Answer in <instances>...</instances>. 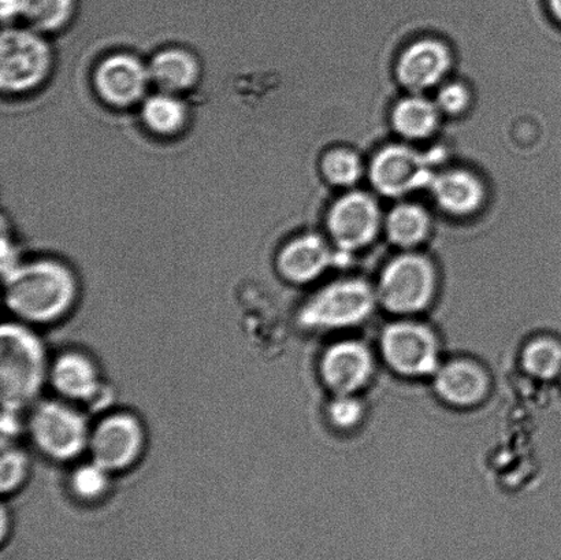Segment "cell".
Masks as SVG:
<instances>
[{
  "label": "cell",
  "instance_id": "11",
  "mask_svg": "<svg viewBox=\"0 0 561 560\" xmlns=\"http://www.w3.org/2000/svg\"><path fill=\"white\" fill-rule=\"evenodd\" d=\"M93 82L102 101L110 106L125 108L145 98L151 79L148 66L134 55L114 54L98 66Z\"/></svg>",
  "mask_w": 561,
  "mask_h": 560
},
{
  "label": "cell",
  "instance_id": "9",
  "mask_svg": "<svg viewBox=\"0 0 561 560\" xmlns=\"http://www.w3.org/2000/svg\"><path fill=\"white\" fill-rule=\"evenodd\" d=\"M431 158L407 146L385 147L373 159L371 183L378 192L389 197L431 186L436 175L432 172Z\"/></svg>",
  "mask_w": 561,
  "mask_h": 560
},
{
  "label": "cell",
  "instance_id": "20",
  "mask_svg": "<svg viewBox=\"0 0 561 560\" xmlns=\"http://www.w3.org/2000/svg\"><path fill=\"white\" fill-rule=\"evenodd\" d=\"M141 117L153 134L172 136L184 129L188 112L178 95L159 91L142 103Z\"/></svg>",
  "mask_w": 561,
  "mask_h": 560
},
{
  "label": "cell",
  "instance_id": "12",
  "mask_svg": "<svg viewBox=\"0 0 561 560\" xmlns=\"http://www.w3.org/2000/svg\"><path fill=\"white\" fill-rule=\"evenodd\" d=\"M373 358L365 344L355 340L335 343L321 361V375L328 388L337 395H351L370 380Z\"/></svg>",
  "mask_w": 561,
  "mask_h": 560
},
{
  "label": "cell",
  "instance_id": "16",
  "mask_svg": "<svg viewBox=\"0 0 561 560\" xmlns=\"http://www.w3.org/2000/svg\"><path fill=\"white\" fill-rule=\"evenodd\" d=\"M51 381L64 398L79 402H92L101 393L95 365L79 353L59 356L53 367Z\"/></svg>",
  "mask_w": 561,
  "mask_h": 560
},
{
  "label": "cell",
  "instance_id": "25",
  "mask_svg": "<svg viewBox=\"0 0 561 560\" xmlns=\"http://www.w3.org/2000/svg\"><path fill=\"white\" fill-rule=\"evenodd\" d=\"M108 484V471L95 462L81 466L71 477V490L84 501H93L103 495Z\"/></svg>",
  "mask_w": 561,
  "mask_h": 560
},
{
  "label": "cell",
  "instance_id": "19",
  "mask_svg": "<svg viewBox=\"0 0 561 560\" xmlns=\"http://www.w3.org/2000/svg\"><path fill=\"white\" fill-rule=\"evenodd\" d=\"M439 108L425 98L411 96L396 104L392 121L396 132L407 139H425L438 125Z\"/></svg>",
  "mask_w": 561,
  "mask_h": 560
},
{
  "label": "cell",
  "instance_id": "8",
  "mask_svg": "<svg viewBox=\"0 0 561 560\" xmlns=\"http://www.w3.org/2000/svg\"><path fill=\"white\" fill-rule=\"evenodd\" d=\"M90 448L92 462L108 473L125 470L140 458L145 448V430L130 414H113L99 422L91 432Z\"/></svg>",
  "mask_w": 561,
  "mask_h": 560
},
{
  "label": "cell",
  "instance_id": "13",
  "mask_svg": "<svg viewBox=\"0 0 561 560\" xmlns=\"http://www.w3.org/2000/svg\"><path fill=\"white\" fill-rule=\"evenodd\" d=\"M450 69V53L437 41H420L411 44L399 58L398 79L412 92L431 90L447 76Z\"/></svg>",
  "mask_w": 561,
  "mask_h": 560
},
{
  "label": "cell",
  "instance_id": "22",
  "mask_svg": "<svg viewBox=\"0 0 561 560\" xmlns=\"http://www.w3.org/2000/svg\"><path fill=\"white\" fill-rule=\"evenodd\" d=\"M22 19L36 32L64 27L75 13L76 0H22Z\"/></svg>",
  "mask_w": 561,
  "mask_h": 560
},
{
  "label": "cell",
  "instance_id": "2",
  "mask_svg": "<svg viewBox=\"0 0 561 560\" xmlns=\"http://www.w3.org/2000/svg\"><path fill=\"white\" fill-rule=\"evenodd\" d=\"M0 362L3 411L20 415L41 392L46 354L35 334L19 323H8L0 338Z\"/></svg>",
  "mask_w": 561,
  "mask_h": 560
},
{
  "label": "cell",
  "instance_id": "30",
  "mask_svg": "<svg viewBox=\"0 0 561 560\" xmlns=\"http://www.w3.org/2000/svg\"><path fill=\"white\" fill-rule=\"evenodd\" d=\"M549 5L554 16L561 22V0H549Z\"/></svg>",
  "mask_w": 561,
  "mask_h": 560
},
{
  "label": "cell",
  "instance_id": "4",
  "mask_svg": "<svg viewBox=\"0 0 561 560\" xmlns=\"http://www.w3.org/2000/svg\"><path fill=\"white\" fill-rule=\"evenodd\" d=\"M436 271L421 255L394 258L383 268L378 285V298L390 312L412 315L425 310L436 293Z\"/></svg>",
  "mask_w": 561,
  "mask_h": 560
},
{
  "label": "cell",
  "instance_id": "24",
  "mask_svg": "<svg viewBox=\"0 0 561 560\" xmlns=\"http://www.w3.org/2000/svg\"><path fill=\"white\" fill-rule=\"evenodd\" d=\"M322 172L329 183L339 186H351L359 181L363 168L359 156L346 148H337L324 156Z\"/></svg>",
  "mask_w": 561,
  "mask_h": 560
},
{
  "label": "cell",
  "instance_id": "7",
  "mask_svg": "<svg viewBox=\"0 0 561 560\" xmlns=\"http://www.w3.org/2000/svg\"><path fill=\"white\" fill-rule=\"evenodd\" d=\"M381 348L385 361L400 375L422 377L438 370L437 339L420 323H392L385 329Z\"/></svg>",
  "mask_w": 561,
  "mask_h": 560
},
{
  "label": "cell",
  "instance_id": "17",
  "mask_svg": "<svg viewBox=\"0 0 561 560\" xmlns=\"http://www.w3.org/2000/svg\"><path fill=\"white\" fill-rule=\"evenodd\" d=\"M431 188L438 205L454 216H469L483 202L481 181L465 170H450L434 175Z\"/></svg>",
  "mask_w": 561,
  "mask_h": 560
},
{
  "label": "cell",
  "instance_id": "14",
  "mask_svg": "<svg viewBox=\"0 0 561 560\" xmlns=\"http://www.w3.org/2000/svg\"><path fill=\"white\" fill-rule=\"evenodd\" d=\"M332 261V251L321 236L302 235L284 245L277 266L288 282L306 284L321 276Z\"/></svg>",
  "mask_w": 561,
  "mask_h": 560
},
{
  "label": "cell",
  "instance_id": "29",
  "mask_svg": "<svg viewBox=\"0 0 561 560\" xmlns=\"http://www.w3.org/2000/svg\"><path fill=\"white\" fill-rule=\"evenodd\" d=\"M0 2H2V16L4 21L22 16V8H24L22 0H0Z\"/></svg>",
  "mask_w": 561,
  "mask_h": 560
},
{
  "label": "cell",
  "instance_id": "27",
  "mask_svg": "<svg viewBox=\"0 0 561 560\" xmlns=\"http://www.w3.org/2000/svg\"><path fill=\"white\" fill-rule=\"evenodd\" d=\"M328 415L330 422L340 430H351L359 424L363 408L359 400L351 395H337L329 404Z\"/></svg>",
  "mask_w": 561,
  "mask_h": 560
},
{
  "label": "cell",
  "instance_id": "21",
  "mask_svg": "<svg viewBox=\"0 0 561 560\" xmlns=\"http://www.w3.org/2000/svg\"><path fill=\"white\" fill-rule=\"evenodd\" d=\"M387 232L396 245H416L427 236L428 216L421 206L411 203L396 206L387 218Z\"/></svg>",
  "mask_w": 561,
  "mask_h": 560
},
{
  "label": "cell",
  "instance_id": "28",
  "mask_svg": "<svg viewBox=\"0 0 561 560\" xmlns=\"http://www.w3.org/2000/svg\"><path fill=\"white\" fill-rule=\"evenodd\" d=\"M470 92L459 82L445 85L437 96V106L442 112L448 114H460L469 106Z\"/></svg>",
  "mask_w": 561,
  "mask_h": 560
},
{
  "label": "cell",
  "instance_id": "18",
  "mask_svg": "<svg viewBox=\"0 0 561 560\" xmlns=\"http://www.w3.org/2000/svg\"><path fill=\"white\" fill-rule=\"evenodd\" d=\"M153 85L161 92L188 91L199 80V62L194 54L181 48H168L158 53L148 66Z\"/></svg>",
  "mask_w": 561,
  "mask_h": 560
},
{
  "label": "cell",
  "instance_id": "6",
  "mask_svg": "<svg viewBox=\"0 0 561 560\" xmlns=\"http://www.w3.org/2000/svg\"><path fill=\"white\" fill-rule=\"evenodd\" d=\"M31 435L38 449L55 460L79 457L90 443L84 416L69 405L47 402L33 411Z\"/></svg>",
  "mask_w": 561,
  "mask_h": 560
},
{
  "label": "cell",
  "instance_id": "26",
  "mask_svg": "<svg viewBox=\"0 0 561 560\" xmlns=\"http://www.w3.org/2000/svg\"><path fill=\"white\" fill-rule=\"evenodd\" d=\"M27 473V459L19 448L3 443L2 459H0V487L3 493L14 492Z\"/></svg>",
  "mask_w": 561,
  "mask_h": 560
},
{
  "label": "cell",
  "instance_id": "5",
  "mask_svg": "<svg viewBox=\"0 0 561 560\" xmlns=\"http://www.w3.org/2000/svg\"><path fill=\"white\" fill-rule=\"evenodd\" d=\"M51 68V52L36 31L10 27L0 38V85L22 93L41 85Z\"/></svg>",
  "mask_w": 561,
  "mask_h": 560
},
{
  "label": "cell",
  "instance_id": "3",
  "mask_svg": "<svg viewBox=\"0 0 561 560\" xmlns=\"http://www.w3.org/2000/svg\"><path fill=\"white\" fill-rule=\"evenodd\" d=\"M374 304L376 295L370 285L362 279H343L313 295L301 307L299 322L318 331L354 327L371 315Z\"/></svg>",
  "mask_w": 561,
  "mask_h": 560
},
{
  "label": "cell",
  "instance_id": "15",
  "mask_svg": "<svg viewBox=\"0 0 561 560\" xmlns=\"http://www.w3.org/2000/svg\"><path fill=\"white\" fill-rule=\"evenodd\" d=\"M434 388L438 397L456 408H471L482 402L489 388L486 373L470 361H454L436 372Z\"/></svg>",
  "mask_w": 561,
  "mask_h": 560
},
{
  "label": "cell",
  "instance_id": "23",
  "mask_svg": "<svg viewBox=\"0 0 561 560\" xmlns=\"http://www.w3.org/2000/svg\"><path fill=\"white\" fill-rule=\"evenodd\" d=\"M522 364L540 380H552L561 373V344L552 339H538L526 345Z\"/></svg>",
  "mask_w": 561,
  "mask_h": 560
},
{
  "label": "cell",
  "instance_id": "10",
  "mask_svg": "<svg viewBox=\"0 0 561 560\" xmlns=\"http://www.w3.org/2000/svg\"><path fill=\"white\" fill-rule=\"evenodd\" d=\"M381 212L377 202L365 192H352L341 197L330 208L329 233L341 251L352 252L363 249L376 238Z\"/></svg>",
  "mask_w": 561,
  "mask_h": 560
},
{
  "label": "cell",
  "instance_id": "1",
  "mask_svg": "<svg viewBox=\"0 0 561 560\" xmlns=\"http://www.w3.org/2000/svg\"><path fill=\"white\" fill-rule=\"evenodd\" d=\"M3 277L5 304L14 316L25 322L57 321L77 299L75 274L59 262L20 263Z\"/></svg>",
  "mask_w": 561,
  "mask_h": 560
}]
</instances>
